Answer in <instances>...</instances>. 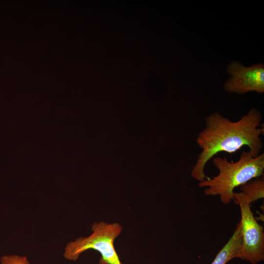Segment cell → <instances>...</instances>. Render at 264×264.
<instances>
[{
    "mask_svg": "<svg viewBox=\"0 0 264 264\" xmlns=\"http://www.w3.org/2000/svg\"><path fill=\"white\" fill-rule=\"evenodd\" d=\"M262 120V113L255 108L237 121H232L218 112L208 115L204 128L196 139L201 152L191 170L192 177L199 182L208 179L204 173L205 166L219 153L232 154L247 146L253 156L260 155L264 147Z\"/></svg>",
    "mask_w": 264,
    "mask_h": 264,
    "instance_id": "obj_1",
    "label": "cell"
},
{
    "mask_svg": "<svg viewBox=\"0 0 264 264\" xmlns=\"http://www.w3.org/2000/svg\"><path fill=\"white\" fill-rule=\"evenodd\" d=\"M213 158L212 163L219 173L212 178L199 182L198 186L206 188L204 193L207 196H219L224 205L233 201L236 188L264 175L263 153L254 157L248 151H243L236 162H230L225 157Z\"/></svg>",
    "mask_w": 264,
    "mask_h": 264,
    "instance_id": "obj_2",
    "label": "cell"
},
{
    "mask_svg": "<svg viewBox=\"0 0 264 264\" xmlns=\"http://www.w3.org/2000/svg\"><path fill=\"white\" fill-rule=\"evenodd\" d=\"M92 233L88 237H79L68 242L65 248L64 258L71 261H77L84 252L92 249L101 254L99 264H122L114 247L115 239L122 231L117 222H94Z\"/></svg>",
    "mask_w": 264,
    "mask_h": 264,
    "instance_id": "obj_3",
    "label": "cell"
},
{
    "mask_svg": "<svg viewBox=\"0 0 264 264\" xmlns=\"http://www.w3.org/2000/svg\"><path fill=\"white\" fill-rule=\"evenodd\" d=\"M241 211V244L237 258L256 264L264 260V231L254 217L251 202L240 192L233 194Z\"/></svg>",
    "mask_w": 264,
    "mask_h": 264,
    "instance_id": "obj_4",
    "label": "cell"
},
{
    "mask_svg": "<svg viewBox=\"0 0 264 264\" xmlns=\"http://www.w3.org/2000/svg\"><path fill=\"white\" fill-rule=\"evenodd\" d=\"M230 77L223 85L228 93L243 94L250 91L264 92V65L255 64L246 67L238 61H233L226 66Z\"/></svg>",
    "mask_w": 264,
    "mask_h": 264,
    "instance_id": "obj_5",
    "label": "cell"
},
{
    "mask_svg": "<svg viewBox=\"0 0 264 264\" xmlns=\"http://www.w3.org/2000/svg\"><path fill=\"white\" fill-rule=\"evenodd\" d=\"M241 223L239 222L232 236L219 251L211 264H226L234 258H237L241 244Z\"/></svg>",
    "mask_w": 264,
    "mask_h": 264,
    "instance_id": "obj_6",
    "label": "cell"
},
{
    "mask_svg": "<svg viewBox=\"0 0 264 264\" xmlns=\"http://www.w3.org/2000/svg\"><path fill=\"white\" fill-rule=\"evenodd\" d=\"M240 193L251 203L264 197V175L253 178L240 186Z\"/></svg>",
    "mask_w": 264,
    "mask_h": 264,
    "instance_id": "obj_7",
    "label": "cell"
},
{
    "mask_svg": "<svg viewBox=\"0 0 264 264\" xmlns=\"http://www.w3.org/2000/svg\"><path fill=\"white\" fill-rule=\"evenodd\" d=\"M0 264H30L27 257L17 255H4L0 258Z\"/></svg>",
    "mask_w": 264,
    "mask_h": 264,
    "instance_id": "obj_8",
    "label": "cell"
}]
</instances>
